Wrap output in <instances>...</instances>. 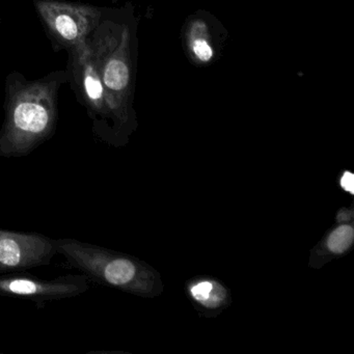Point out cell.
<instances>
[{"label":"cell","instance_id":"obj_3","mask_svg":"<svg viewBox=\"0 0 354 354\" xmlns=\"http://www.w3.org/2000/svg\"><path fill=\"white\" fill-rule=\"evenodd\" d=\"M129 72L127 66L123 62L113 59L109 62L105 70V84L111 90H123L128 84Z\"/></svg>","mask_w":354,"mask_h":354},{"label":"cell","instance_id":"obj_7","mask_svg":"<svg viewBox=\"0 0 354 354\" xmlns=\"http://www.w3.org/2000/svg\"><path fill=\"white\" fill-rule=\"evenodd\" d=\"M86 93H88V96L93 100H97V99L101 98V96H102V86H101L98 80L91 77V76L86 77Z\"/></svg>","mask_w":354,"mask_h":354},{"label":"cell","instance_id":"obj_6","mask_svg":"<svg viewBox=\"0 0 354 354\" xmlns=\"http://www.w3.org/2000/svg\"><path fill=\"white\" fill-rule=\"evenodd\" d=\"M194 50L196 57L203 62L209 61L213 55L212 49L207 44L206 41H196V42L194 43Z\"/></svg>","mask_w":354,"mask_h":354},{"label":"cell","instance_id":"obj_9","mask_svg":"<svg viewBox=\"0 0 354 354\" xmlns=\"http://www.w3.org/2000/svg\"><path fill=\"white\" fill-rule=\"evenodd\" d=\"M341 185L342 187L344 188V189L347 190V192H349L350 194H353L354 192V177L353 175H352L351 173H349V171H346L345 174H344L343 177H342L341 179Z\"/></svg>","mask_w":354,"mask_h":354},{"label":"cell","instance_id":"obj_2","mask_svg":"<svg viewBox=\"0 0 354 354\" xmlns=\"http://www.w3.org/2000/svg\"><path fill=\"white\" fill-rule=\"evenodd\" d=\"M57 252L53 239L46 236L0 230V272L48 264Z\"/></svg>","mask_w":354,"mask_h":354},{"label":"cell","instance_id":"obj_1","mask_svg":"<svg viewBox=\"0 0 354 354\" xmlns=\"http://www.w3.org/2000/svg\"><path fill=\"white\" fill-rule=\"evenodd\" d=\"M88 289V281L84 275H64L50 279L28 274L0 275V295L38 302L75 297Z\"/></svg>","mask_w":354,"mask_h":354},{"label":"cell","instance_id":"obj_8","mask_svg":"<svg viewBox=\"0 0 354 354\" xmlns=\"http://www.w3.org/2000/svg\"><path fill=\"white\" fill-rule=\"evenodd\" d=\"M211 290H212V283L209 281H202L194 286L192 289V296L198 300H205L209 297Z\"/></svg>","mask_w":354,"mask_h":354},{"label":"cell","instance_id":"obj_4","mask_svg":"<svg viewBox=\"0 0 354 354\" xmlns=\"http://www.w3.org/2000/svg\"><path fill=\"white\" fill-rule=\"evenodd\" d=\"M354 232L350 225H342L329 236L327 246L330 252L342 254L346 252L353 242Z\"/></svg>","mask_w":354,"mask_h":354},{"label":"cell","instance_id":"obj_5","mask_svg":"<svg viewBox=\"0 0 354 354\" xmlns=\"http://www.w3.org/2000/svg\"><path fill=\"white\" fill-rule=\"evenodd\" d=\"M55 26L59 34L67 40H73L77 36V26L69 16L62 15L57 17Z\"/></svg>","mask_w":354,"mask_h":354}]
</instances>
